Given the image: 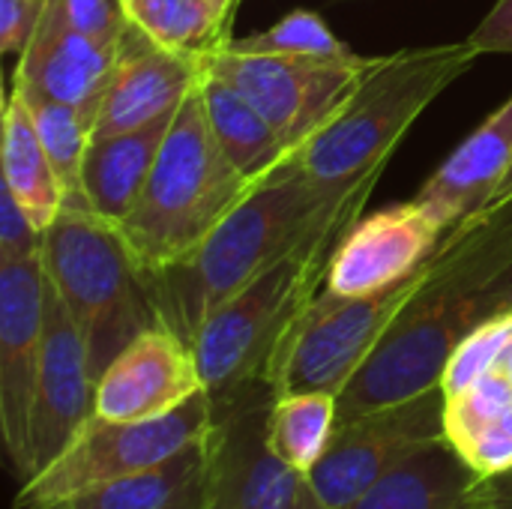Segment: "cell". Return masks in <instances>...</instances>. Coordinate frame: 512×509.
Here are the masks:
<instances>
[{
    "mask_svg": "<svg viewBox=\"0 0 512 509\" xmlns=\"http://www.w3.org/2000/svg\"><path fill=\"white\" fill-rule=\"evenodd\" d=\"M504 312H512V192L444 234L420 288L339 393V420L441 387L456 348Z\"/></svg>",
    "mask_w": 512,
    "mask_h": 509,
    "instance_id": "cell-1",
    "label": "cell"
},
{
    "mask_svg": "<svg viewBox=\"0 0 512 509\" xmlns=\"http://www.w3.org/2000/svg\"><path fill=\"white\" fill-rule=\"evenodd\" d=\"M342 204L327 201L303 171L300 150L291 153L186 258L144 273L159 324L192 345L222 303L294 252Z\"/></svg>",
    "mask_w": 512,
    "mask_h": 509,
    "instance_id": "cell-2",
    "label": "cell"
},
{
    "mask_svg": "<svg viewBox=\"0 0 512 509\" xmlns=\"http://www.w3.org/2000/svg\"><path fill=\"white\" fill-rule=\"evenodd\" d=\"M483 57L471 39L405 48L375 57L342 111L300 147V162L315 189L342 204L375 186L399 141L417 117Z\"/></svg>",
    "mask_w": 512,
    "mask_h": 509,
    "instance_id": "cell-3",
    "label": "cell"
},
{
    "mask_svg": "<svg viewBox=\"0 0 512 509\" xmlns=\"http://www.w3.org/2000/svg\"><path fill=\"white\" fill-rule=\"evenodd\" d=\"M375 186L354 192L294 252L264 270L240 294L222 303L195 333L192 354L210 402L228 399L252 384H270L276 360L327 282L333 252Z\"/></svg>",
    "mask_w": 512,
    "mask_h": 509,
    "instance_id": "cell-4",
    "label": "cell"
},
{
    "mask_svg": "<svg viewBox=\"0 0 512 509\" xmlns=\"http://www.w3.org/2000/svg\"><path fill=\"white\" fill-rule=\"evenodd\" d=\"M252 186L255 183L222 153L207 120L198 78L171 120L138 204L117 231L135 264L144 273H159L186 258Z\"/></svg>",
    "mask_w": 512,
    "mask_h": 509,
    "instance_id": "cell-5",
    "label": "cell"
},
{
    "mask_svg": "<svg viewBox=\"0 0 512 509\" xmlns=\"http://www.w3.org/2000/svg\"><path fill=\"white\" fill-rule=\"evenodd\" d=\"M42 267L84 336L96 381L132 339L159 324L144 270L96 213L63 207L42 234Z\"/></svg>",
    "mask_w": 512,
    "mask_h": 509,
    "instance_id": "cell-6",
    "label": "cell"
},
{
    "mask_svg": "<svg viewBox=\"0 0 512 509\" xmlns=\"http://www.w3.org/2000/svg\"><path fill=\"white\" fill-rule=\"evenodd\" d=\"M210 429L213 402L207 393H198L183 408L153 420L117 423L93 414L60 456H54L30 480L18 483L12 507L45 509L99 483L150 471L204 441Z\"/></svg>",
    "mask_w": 512,
    "mask_h": 509,
    "instance_id": "cell-7",
    "label": "cell"
},
{
    "mask_svg": "<svg viewBox=\"0 0 512 509\" xmlns=\"http://www.w3.org/2000/svg\"><path fill=\"white\" fill-rule=\"evenodd\" d=\"M429 261L432 255L405 279L363 297H333L321 288L276 360L273 393L324 390L339 396L420 288Z\"/></svg>",
    "mask_w": 512,
    "mask_h": 509,
    "instance_id": "cell-8",
    "label": "cell"
},
{
    "mask_svg": "<svg viewBox=\"0 0 512 509\" xmlns=\"http://www.w3.org/2000/svg\"><path fill=\"white\" fill-rule=\"evenodd\" d=\"M201 69L231 84L246 96L267 123L279 132L282 144L297 153L315 132H321L342 105L354 96L375 57H282V54H243L228 45L198 57Z\"/></svg>",
    "mask_w": 512,
    "mask_h": 509,
    "instance_id": "cell-9",
    "label": "cell"
},
{
    "mask_svg": "<svg viewBox=\"0 0 512 509\" xmlns=\"http://www.w3.org/2000/svg\"><path fill=\"white\" fill-rule=\"evenodd\" d=\"M447 441V396L441 387L414 399L339 420L321 465L306 477L330 509H348L408 459Z\"/></svg>",
    "mask_w": 512,
    "mask_h": 509,
    "instance_id": "cell-10",
    "label": "cell"
},
{
    "mask_svg": "<svg viewBox=\"0 0 512 509\" xmlns=\"http://www.w3.org/2000/svg\"><path fill=\"white\" fill-rule=\"evenodd\" d=\"M270 384H252L213 402L201 509H294L303 474L270 447Z\"/></svg>",
    "mask_w": 512,
    "mask_h": 509,
    "instance_id": "cell-11",
    "label": "cell"
},
{
    "mask_svg": "<svg viewBox=\"0 0 512 509\" xmlns=\"http://www.w3.org/2000/svg\"><path fill=\"white\" fill-rule=\"evenodd\" d=\"M96 378L90 354L69 309L45 279V333L33 384V402L27 417L24 456L15 468V480L24 483L42 471L78 429L96 414Z\"/></svg>",
    "mask_w": 512,
    "mask_h": 509,
    "instance_id": "cell-12",
    "label": "cell"
},
{
    "mask_svg": "<svg viewBox=\"0 0 512 509\" xmlns=\"http://www.w3.org/2000/svg\"><path fill=\"white\" fill-rule=\"evenodd\" d=\"M45 333L42 255L0 261V435L9 468L21 465Z\"/></svg>",
    "mask_w": 512,
    "mask_h": 509,
    "instance_id": "cell-13",
    "label": "cell"
},
{
    "mask_svg": "<svg viewBox=\"0 0 512 509\" xmlns=\"http://www.w3.org/2000/svg\"><path fill=\"white\" fill-rule=\"evenodd\" d=\"M204 393L192 345L156 324L132 339L96 381V417L132 423L165 417Z\"/></svg>",
    "mask_w": 512,
    "mask_h": 509,
    "instance_id": "cell-14",
    "label": "cell"
},
{
    "mask_svg": "<svg viewBox=\"0 0 512 509\" xmlns=\"http://www.w3.org/2000/svg\"><path fill=\"white\" fill-rule=\"evenodd\" d=\"M444 228L417 204H393L357 219L339 240L324 294L363 297L414 273L444 240Z\"/></svg>",
    "mask_w": 512,
    "mask_h": 509,
    "instance_id": "cell-15",
    "label": "cell"
},
{
    "mask_svg": "<svg viewBox=\"0 0 512 509\" xmlns=\"http://www.w3.org/2000/svg\"><path fill=\"white\" fill-rule=\"evenodd\" d=\"M114 63L117 48H105L78 33L69 24L60 0H45L36 33L18 54L12 87L21 96H39L78 108L90 123H96Z\"/></svg>",
    "mask_w": 512,
    "mask_h": 509,
    "instance_id": "cell-16",
    "label": "cell"
},
{
    "mask_svg": "<svg viewBox=\"0 0 512 509\" xmlns=\"http://www.w3.org/2000/svg\"><path fill=\"white\" fill-rule=\"evenodd\" d=\"M201 78V60L177 54L129 24L117 45L114 75L102 96L93 138H111L144 129L177 114L189 90Z\"/></svg>",
    "mask_w": 512,
    "mask_h": 509,
    "instance_id": "cell-17",
    "label": "cell"
},
{
    "mask_svg": "<svg viewBox=\"0 0 512 509\" xmlns=\"http://www.w3.org/2000/svg\"><path fill=\"white\" fill-rule=\"evenodd\" d=\"M512 192V96L489 114L423 183L417 204L444 228H456Z\"/></svg>",
    "mask_w": 512,
    "mask_h": 509,
    "instance_id": "cell-18",
    "label": "cell"
},
{
    "mask_svg": "<svg viewBox=\"0 0 512 509\" xmlns=\"http://www.w3.org/2000/svg\"><path fill=\"white\" fill-rule=\"evenodd\" d=\"M171 120L174 114L135 132L90 138L84 159V195L99 219L117 228L132 213L156 165Z\"/></svg>",
    "mask_w": 512,
    "mask_h": 509,
    "instance_id": "cell-19",
    "label": "cell"
},
{
    "mask_svg": "<svg viewBox=\"0 0 512 509\" xmlns=\"http://www.w3.org/2000/svg\"><path fill=\"white\" fill-rule=\"evenodd\" d=\"M348 509H489L480 477L462 453L444 441L408 459Z\"/></svg>",
    "mask_w": 512,
    "mask_h": 509,
    "instance_id": "cell-20",
    "label": "cell"
},
{
    "mask_svg": "<svg viewBox=\"0 0 512 509\" xmlns=\"http://www.w3.org/2000/svg\"><path fill=\"white\" fill-rule=\"evenodd\" d=\"M204 477L207 438L150 471L99 483L45 509H201Z\"/></svg>",
    "mask_w": 512,
    "mask_h": 509,
    "instance_id": "cell-21",
    "label": "cell"
},
{
    "mask_svg": "<svg viewBox=\"0 0 512 509\" xmlns=\"http://www.w3.org/2000/svg\"><path fill=\"white\" fill-rule=\"evenodd\" d=\"M3 186L45 234L63 210V189L39 141L27 102L9 90L3 105Z\"/></svg>",
    "mask_w": 512,
    "mask_h": 509,
    "instance_id": "cell-22",
    "label": "cell"
},
{
    "mask_svg": "<svg viewBox=\"0 0 512 509\" xmlns=\"http://www.w3.org/2000/svg\"><path fill=\"white\" fill-rule=\"evenodd\" d=\"M201 96H204L210 129L222 153L243 177L258 183L282 159L291 156V150L282 144L279 132L267 123V117L231 84H225L222 78L204 69H201Z\"/></svg>",
    "mask_w": 512,
    "mask_h": 509,
    "instance_id": "cell-23",
    "label": "cell"
},
{
    "mask_svg": "<svg viewBox=\"0 0 512 509\" xmlns=\"http://www.w3.org/2000/svg\"><path fill=\"white\" fill-rule=\"evenodd\" d=\"M339 426V396L324 390H303L276 396L270 411V447L273 453L309 477L330 450Z\"/></svg>",
    "mask_w": 512,
    "mask_h": 509,
    "instance_id": "cell-24",
    "label": "cell"
},
{
    "mask_svg": "<svg viewBox=\"0 0 512 509\" xmlns=\"http://www.w3.org/2000/svg\"><path fill=\"white\" fill-rule=\"evenodd\" d=\"M123 9L132 27L177 54L201 57L231 39L216 0H123Z\"/></svg>",
    "mask_w": 512,
    "mask_h": 509,
    "instance_id": "cell-25",
    "label": "cell"
},
{
    "mask_svg": "<svg viewBox=\"0 0 512 509\" xmlns=\"http://www.w3.org/2000/svg\"><path fill=\"white\" fill-rule=\"evenodd\" d=\"M21 99L27 102V108L33 114L39 141H42V147L54 165V174L60 180L63 207L93 213L90 201L84 195V159H87L90 138H93V123L78 108H69V105L51 102V99H39V96H21Z\"/></svg>",
    "mask_w": 512,
    "mask_h": 509,
    "instance_id": "cell-26",
    "label": "cell"
},
{
    "mask_svg": "<svg viewBox=\"0 0 512 509\" xmlns=\"http://www.w3.org/2000/svg\"><path fill=\"white\" fill-rule=\"evenodd\" d=\"M234 51L243 54H282V57H318V60H342L354 57L351 51L318 12L294 9L285 18H279L273 27L225 42Z\"/></svg>",
    "mask_w": 512,
    "mask_h": 509,
    "instance_id": "cell-27",
    "label": "cell"
},
{
    "mask_svg": "<svg viewBox=\"0 0 512 509\" xmlns=\"http://www.w3.org/2000/svg\"><path fill=\"white\" fill-rule=\"evenodd\" d=\"M512 339V312H504L492 321H486L483 327H477L450 357L447 372L441 378V390L447 399L462 396L465 390H471L477 381H483L489 372L498 369L507 345Z\"/></svg>",
    "mask_w": 512,
    "mask_h": 509,
    "instance_id": "cell-28",
    "label": "cell"
},
{
    "mask_svg": "<svg viewBox=\"0 0 512 509\" xmlns=\"http://www.w3.org/2000/svg\"><path fill=\"white\" fill-rule=\"evenodd\" d=\"M512 414V378L501 369L489 372L471 390L456 399H447V441L453 447L474 438L480 429L501 423Z\"/></svg>",
    "mask_w": 512,
    "mask_h": 509,
    "instance_id": "cell-29",
    "label": "cell"
},
{
    "mask_svg": "<svg viewBox=\"0 0 512 509\" xmlns=\"http://www.w3.org/2000/svg\"><path fill=\"white\" fill-rule=\"evenodd\" d=\"M69 24L105 48H117L129 30L123 0H60Z\"/></svg>",
    "mask_w": 512,
    "mask_h": 509,
    "instance_id": "cell-30",
    "label": "cell"
},
{
    "mask_svg": "<svg viewBox=\"0 0 512 509\" xmlns=\"http://www.w3.org/2000/svg\"><path fill=\"white\" fill-rule=\"evenodd\" d=\"M456 450L462 453V459L474 468V474L480 480H489V477L512 471V429L507 417L501 423H492V426L480 429L474 438H468Z\"/></svg>",
    "mask_w": 512,
    "mask_h": 509,
    "instance_id": "cell-31",
    "label": "cell"
},
{
    "mask_svg": "<svg viewBox=\"0 0 512 509\" xmlns=\"http://www.w3.org/2000/svg\"><path fill=\"white\" fill-rule=\"evenodd\" d=\"M30 255H42V231L3 186L0 189V261L30 258Z\"/></svg>",
    "mask_w": 512,
    "mask_h": 509,
    "instance_id": "cell-32",
    "label": "cell"
},
{
    "mask_svg": "<svg viewBox=\"0 0 512 509\" xmlns=\"http://www.w3.org/2000/svg\"><path fill=\"white\" fill-rule=\"evenodd\" d=\"M45 0H0V51L21 54L42 18Z\"/></svg>",
    "mask_w": 512,
    "mask_h": 509,
    "instance_id": "cell-33",
    "label": "cell"
},
{
    "mask_svg": "<svg viewBox=\"0 0 512 509\" xmlns=\"http://www.w3.org/2000/svg\"><path fill=\"white\" fill-rule=\"evenodd\" d=\"M468 39L480 54H512V0H498Z\"/></svg>",
    "mask_w": 512,
    "mask_h": 509,
    "instance_id": "cell-34",
    "label": "cell"
},
{
    "mask_svg": "<svg viewBox=\"0 0 512 509\" xmlns=\"http://www.w3.org/2000/svg\"><path fill=\"white\" fill-rule=\"evenodd\" d=\"M483 489V501L489 509H512V471L480 480Z\"/></svg>",
    "mask_w": 512,
    "mask_h": 509,
    "instance_id": "cell-35",
    "label": "cell"
},
{
    "mask_svg": "<svg viewBox=\"0 0 512 509\" xmlns=\"http://www.w3.org/2000/svg\"><path fill=\"white\" fill-rule=\"evenodd\" d=\"M294 509H330L318 495H315V489H312V483L303 477V486H300V498H297V507Z\"/></svg>",
    "mask_w": 512,
    "mask_h": 509,
    "instance_id": "cell-36",
    "label": "cell"
},
{
    "mask_svg": "<svg viewBox=\"0 0 512 509\" xmlns=\"http://www.w3.org/2000/svg\"><path fill=\"white\" fill-rule=\"evenodd\" d=\"M498 369H501L507 378H512V339L510 345H507V351H504V357H501V363H498Z\"/></svg>",
    "mask_w": 512,
    "mask_h": 509,
    "instance_id": "cell-37",
    "label": "cell"
},
{
    "mask_svg": "<svg viewBox=\"0 0 512 509\" xmlns=\"http://www.w3.org/2000/svg\"><path fill=\"white\" fill-rule=\"evenodd\" d=\"M237 6H240V0H228V21H234V15H237Z\"/></svg>",
    "mask_w": 512,
    "mask_h": 509,
    "instance_id": "cell-38",
    "label": "cell"
},
{
    "mask_svg": "<svg viewBox=\"0 0 512 509\" xmlns=\"http://www.w3.org/2000/svg\"><path fill=\"white\" fill-rule=\"evenodd\" d=\"M216 3H222V12H225V27H228V33H231V21H228V0H216Z\"/></svg>",
    "mask_w": 512,
    "mask_h": 509,
    "instance_id": "cell-39",
    "label": "cell"
},
{
    "mask_svg": "<svg viewBox=\"0 0 512 509\" xmlns=\"http://www.w3.org/2000/svg\"><path fill=\"white\" fill-rule=\"evenodd\" d=\"M507 423H510V429H512V414H510V417H507Z\"/></svg>",
    "mask_w": 512,
    "mask_h": 509,
    "instance_id": "cell-40",
    "label": "cell"
}]
</instances>
